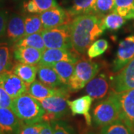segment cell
Instances as JSON below:
<instances>
[{"mask_svg": "<svg viewBox=\"0 0 134 134\" xmlns=\"http://www.w3.org/2000/svg\"><path fill=\"white\" fill-rule=\"evenodd\" d=\"M110 46L106 39H99L95 40L87 49V55L90 59L98 58L102 55Z\"/></svg>", "mask_w": 134, "mask_h": 134, "instance_id": "cell-30", "label": "cell"}, {"mask_svg": "<svg viewBox=\"0 0 134 134\" xmlns=\"http://www.w3.org/2000/svg\"><path fill=\"white\" fill-rule=\"evenodd\" d=\"M110 88L108 77L104 73H100L92 78L85 86V92L93 99L98 100L105 97Z\"/></svg>", "mask_w": 134, "mask_h": 134, "instance_id": "cell-15", "label": "cell"}, {"mask_svg": "<svg viewBox=\"0 0 134 134\" xmlns=\"http://www.w3.org/2000/svg\"><path fill=\"white\" fill-rule=\"evenodd\" d=\"M39 15L44 29H52L63 25L69 24L72 20V16L69 11L60 6L44 11Z\"/></svg>", "mask_w": 134, "mask_h": 134, "instance_id": "cell-11", "label": "cell"}, {"mask_svg": "<svg viewBox=\"0 0 134 134\" xmlns=\"http://www.w3.org/2000/svg\"><path fill=\"white\" fill-rule=\"evenodd\" d=\"M53 134H77L73 126L66 121L59 119L50 122Z\"/></svg>", "mask_w": 134, "mask_h": 134, "instance_id": "cell-32", "label": "cell"}, {"mask_svg": "<svg viewBox=\"0 0 134 134\" xmlns=\"http://www.w3.org/2000/svg\"><path fill=\"white\" fill-rule=\"evenodd\" d=\"M52 66L57 72L61 82L68 87L70 79L75 71V64L68 61H60L54 63Z\"/></svg>", "mask_w": 134, "mask_h": 134, "instance_id": "cell-23", "label": "cell"}, {"mask_svg": "<svg viewBox=\"0 0 134 134\" xmlns=\"http://www.w3.org/2000/svg\"><path fill=\"white\" fill-rule=\"evenodd\" d=\"M0 134H3L2 133V130H1V129H0Z\"/></svg>", "mask_w": 134, "mask_h": 134, "instance_id": "cell-38", "label": "cell"}, {"mask_svg": "<svg viewBox=\"0 0 134 134\" xmlns=\"http://www.w3.org/2000/svg\"><path fill=\"white\" fill-rule=\"evenodd\" d=\"M40 134H53L52 128L50 122H44V126L40 132Z\"/></svg>", "mask_w": 134, "mask_h": 134, "instance_id": "cell-36", "label": "cell"}, {"mask_svg": "<svg viewBox=\"0 0 134 134\" xmlns=\"http://www.w3.org/2000/svg\"><path fill=\"white\" fill-rule=\"evenodd\" d=\"M96 0H72L67 10L72 18L79 15L95 14Z\"/></svg>", "mask_w": 134, "mask_h": 134, "instance_id": "cell-21", "label": "cell"}, {"mask_svg": "<svg viewBox=\"0 0 134 134\" xmlns=\"http://www.w3.org/2000/svg\"><path fill=\"white\" fill-rule=\"evenodd\" d=\"M100 134H134L127 125L121 119L101 127Z\"/></svg>", "mask_w": 134, "mask_h": 134, "instance_id": "cell-29", "label": "cell"}, {"mask_svg": "<svg viewBox=\"0 0 134 134\" xmlns=\"http://www.w3.org/2000/svg\"><path fill=\"white\" fill-rule=\"evenodd\" d=\"M58 6L56 0H25L23 4V8L25 13L30 14H40Z\"/></svg>", "mask_w": 134, "mask_h": 134, "instance_id": "cell-20", "label": "cell"}, {"mask_svg": "<svg viewBox=\"0 0 134 134\" xmlns=\"http://www.w3.org/2000/svg\"><path fill=\"white\" fill-rule=\"evenodd\" d=\"M41 34L46 48L72 49L70 23L44 29Z\"/></svg>", "mask_w": 134, "mask_h": 134, "instance_id": "cell-5", "label": "cell"}, {"mask_svg": "<svg viewBox=\"0 0 134 134\" xmlns=\"http://www.w3.org/2000/svg\"><path fill=\"white\" fill-rule=\"evenodd\" d=\"M99 71L100 66L98 63L86 58L78 60L75 63V71L68 85L69 92H75L81 90L98 74Z\"/></svg>", "mask_w": 134, "mask_h": 134, "instance_id": "cell-4", "label": "cell"}, {"mask_svg": "<svg viewBox=\"0 0 134 134\" xmlns=\"http://www.w3.org/2000/svg\"><path fill=\"white\" fill-rule=\"evenodd\" d=\"M44 126V121L34 124H24L19 131V134H40Z\"/></svg>", "mask_w": 134, "mask_h": 134, "instance_id": "cell-33", "label": "cell"}, {"mask_svg": "<svg viewBox=\"0 0 134 134\" xmlns=\"http://www.w3.org/2000/svg\"><path fill=\"white\" fill-rule=\"evenodd\" d=\"M72 49L83 54L90 46L105 31L102 18L96 14L79 15L70 23Z\"/></svg>", "mask_w": 134, "mask_h": 134, "instance_id": "cell-1", "label": "cell"}, {"mask_svg": "<svg viewBox=\"0 0 134 134\" xmlns=\"http://www.w3.org/2000/svg\"><path fill=\"white\" fill-rule=\"evenodd\" d=\"M81 134H98V133H96V132H94V131H92V130H83V132Z\"/></svg>", "mask_w": 134, "mask_h": 134, "instance_id": "cell-37", "label": "cell"}, {"mask_svg": "<svg viewBox=\"0 0 134 134\" xmlns=\"http://www.w3.org/2000/svg\"><path fill=\"white\" fill-rule=\"evenodd\" d=\"M126 23V19L115 12L110 13L102 18L104 28L109 31H115L120 29Z\"/></svg>", "mask_w": 134, "mask_h": 134, "instance_id": "cell-27", "label": "cell"}, {"mask_svg": "<svg viewBox=\"0 0 134 134\" xmlns=\"http://www.w3.org/2000/svg\"><path fill=\"white\" fill-rule=\"evenodd\" d=\"M112 91L115 92L134 89V58L111 79Z\"/></svg>", "mask_w": 134, "mask_h": 134, "instance_id": "cell-10", "label": "cell"}, {"mask_svg": "<svg viewBox=\"0 0 134 134\" xmlns=\"http://www.w3.org/2000/svg\"><path fill=\"white\" fill-rule=\"evenodd\" d=\"M69 92L67 86L53 88L43 84L40 81H34L28 86L27 90L28 94L38 100L54 96H63L69 98Z\"/></svg>", "mask_w": 134, "mask_h": 134, "instance_id": "cell-13", "label": "cell"}, {"mask_svg": "<svg viewBox=\"0 0 134 134\" xmlns=\"http://www.w3.org/2000/svg\"><path fill=\"white\" fill-rule=\"evenodd\" d=\"M113 12L126 19H134V0H115Z\"/></svg>", "mask_w": 134, "mask_h": 134, "instance_id": "cell-25", "label": "cell"}, {"mask_svg": "<svg viewBox=\"0 0 134 134\" xmlns=\"http://www.w3.org/2000/svg\"><path fill=\"white\" fill-rule=\"evenodd\" d=\"M11 52L7 43H0V75L13 69Z\"/></svg>", "mask_w": 134, "mask_h": 134, "instance_id": "cell-26", "label": "cell"}, {"mask_svg": "<svg viewBox=\"0 0 134 134\" xmlns=\"http://www.w3.org/2000/svg\"><path fill=\"white\" fill-rule=\"evenodd\" d=\"M28 86L12 70L6 71L0 75V86L12 99L27 93Z\"/></svg>", "mask_w": 134, "mask_h": 134, "instance_id": "cell-9", "label": "cell"}, {"mask_svg": "<svg viewBox=\"0 0 134 134\" xmlns=\"http://www.w3.org/2000/svg\"><path fill=\"white\" fill-rule=\"evenodd\" d=\"M12 71L27 84L32 83L37 75V66L23 63H16L14 65Z\"/></svg>", "mask_w": 134, "mask_h": 134, "instance_id": "cell-22", "label": "cell"}, {"mask_svg": "<svg viewBox=\"0 0 134 134\" xmlns=\"http://www.w3.org/2000/svg\"><path fill=\"white\" fill-rule=\"evenodd\" d=\"M24 123L10 108L0 107V129L3 134H19Z\"/></svg>", "mask_w": 134, "mask_h": 134, "instance_id": "cell-14", "label": "cell"}, {"mask_svg": "<svg viewBox=\"0 0 134 134\" xmlns=\"http://www.w3.org/2000/svg\"><path fill=\"white\" fill-rule=\"evenodd\" d=\"M9 14L8 10H0V40L5 37L7 30Z\"/></svg>", "mask_w": 134, "mask_h": 134, "instance_id": "cell-34", "label": "cell"}, {"mask_svg": "<svg viewBox=\"0 0 134 134\" xmlns=\"http://www.w3.org/2000/svg\"><path fill=\"white\" fill-rule=\"evenodd\" d=\"M115 97L119 107L120 119L134 133V89L115 92Z\"/></svg>", "mask_w": 134, "mask_h": 134, "instance_id": "cell-7", "label": "cell"}, {"mask_svg": "<svg viewBox=\"0 0 134 134\" xmlns=\"http://www.w3.org/2000/svg\"><path fill=\"white\" fill-rule=\"evenodd\" d=\"M120 119L119 107L115 92L111 91L109 96L97 103L92 110V121L94 127H103Z\"/></svg>", "mask_w": 134, "mask_h": 134, "instance_id": "cell-3", "label": "cell"}, {"mask_svg": "<svg viewBox=\"0 0 134 134\" xmlns=\"http://www.w3.org/2000/svg\"><path fill=\"white\" fill-rule=\"evenodd\" d=\"M115 0H96L95 5V14L103 18L110 13L113 12Z\"/></svg>", "mask_w": 134, "mask_h": 134, "instance_id": "cell-31", "label": "cell"}, {"mask_svg": "<svg viewBox=\"0 0 134 134\" xmlns=\"http://www.w3.org/2000/svg\"><path fill=\"white\" fill-rule=\"evenodd\" d=\"M80 58V54L72 49L64 48H46L42 55L41 60L39 64L52 66L60 61L76 63Z\"/></svg>", "mask_w": 134, "mask_h": 134, "instance_id": "cell-12", "label": "cell"}, {"mask_svg": "<svg viewBox=\"0 0 134 134\" xmlns=\"http://www.w3.org/2000/svg\"><path fill=\"white\" fill-rule=\"evenodd\" d=\"M66 96H54L39 100L45 110L43 117L44 122H52L55 120L61 119L69 114V107Z\"/></svg>", "mask_w": 134, "mask_h": 134, "instance_id": "cell-6", "label": "cell"}, {"mask_svg": "<svg viewBox=\"0 0 134 134\" xmlns=\"http://www.w3.org/2000/svg\"><path fill=\"white\" fill-rule=\"evenodd\" d=\"M1 1H2V0H0V2H1Z\"/></svg>", "mask_w": 134, "mask_h": 134, "instance_id": "cell-39", "label": "cell"}, {"mask_svg": "<svg viewBox=\"0 0 134 134\" xmlns=\"http://www.w3.org/2000/svg\"><path fill=\"white\" fill-rule=\"evenodd\" d=\"M19 46L32 47L39 49L42 52L46 50V48L41 33L33 34L25 36L24 37H23L19 41L14 43V47H19Z\"/></svg>", "mask_w": 134, "mask_h": 134, "instance_id": "cell-24", "label": "cell"}, {"mask_svg": "<svg viewBox=\"0 0 134 134\" xmlns=\"http://www.w3.org/2000/svg\"><path fill=\"white\" fill-rule=\"evenodd\" d=\"M10 109L24 124L43 122L45 110L40 101L28 93L14 98Z\"/></svg>", "mask_w": 134, "mask_h": 134, "instance_id": "cell-2", "label": "cell"}, {"mask_svg": "<svg viewBox=\"0 0 134 134\" xmlns=\"http://www.w3.org/2000/svg\"><path fill=\"white\" fill-rule=\"evenodd\" d=\"M43 52L37 48L25 46L14 47L13 50L14 58L16 61L35 66L40 62Z\"/></svg>", "mask_w": 134, "mask_h": 134, "instance_id": "cell-18", "label": "cell"}, {"mask_svg": "<svg viewBox=\"0 0 134 134\" xmlns=\"http://www.w3.org/2000/svg\"><path fill=\"white\" fill-rule=\"evenodd\" d=\"M134 58V34H131L120 41L115 58L113 62L112 70L119 72Z\"/></svg>", "mask_w": 134, "mask_h": 134, "instance_id": "cell-8", "label": "cell"}, {"mask_svg": "<svg viewBox=\"0 0 134 134\" xmlns=\"http://www.w3.org/2000/svg\"><path fill=\"white\" fill-rule=\"evenodd\" d=\"M25 36L41 33L44 30L43 23L38 14H31L25 17Z\"/></svg>", "mask_w": 134, "mask_h": 134, "instance_id": "cell-28", "label": "cell"}, {"mask_svg": "<svg viewBox=\"0 0 134 134\" xmlns=\"http://www.w3.org/2000/svg\"><path fill=\"white\" fill-rule=\"evenodd\" d=\"M25 17L18 14H11L7 25L5 36L10 43H15L25 37Z\"/></svg>", "mask_w": 134, "mask_h": 134, "instance_id": "cell-17", "label": "cell"}, {"mask_svg": "<svg viewBox=\"0 0 134 134\" xmlns=\"http://www.w3.org/2000/svg\"><path fill=\"white\" fill-rule=\"evenodd\" d=\"M93 98L90 96H83L73 100H67L69 110L73 116L83 115L85 119L87 126H91L92 124V116L90 114L92 104Z\"/></svg>", "mask_w": 134, "mask_h": 134, "instance_id": "cell-16", "label": "cell"}, {"mask_svg": "<svg viewBox=\"0 0 134 134\" xmlns=\"http://www.w3.org/2000/svg\"><path fill=\"white\" fill-rule=\"evenodd\" d=\"M12 100L10 96L0 86V107L10 108Z\"/></svg>", "mask_w": 134, "mask_h": 134, "instance_id": "cell-35", "label": "cell"}, {"mask_svg": "<svg viewBox=\"0 0 134 134\" xmlns=\"http://www.w3.org/2000/svg\"><path fill=\"white\" fill-rule=\"evenodd\" d=\"M37 76L40 81L50 87L59 88L66 86L61 82L57 72L50 65L39 64L37 66Z\"/></svg>", "mask_w": 134, "mask_h": 134, "instance_id": "cell-19", "label": "cell"}]
</instances>
